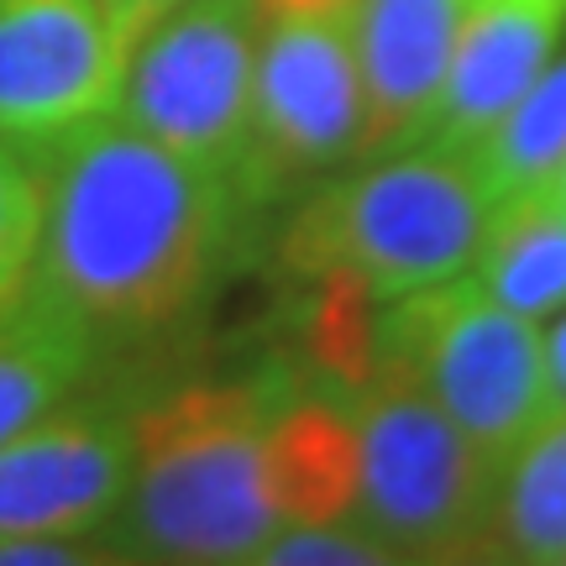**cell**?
<instances>
[{
    "label": "cell",
    "mask_w": 566,
    "mask_h": 566,
    "mask_svg": "<svg viewBox=\"0 0 566 566\" xmlns=\"http://www.w3.org/2000/svg\"><path fill=\"white\" fill-rule=\"evenodd\" d=\"M27 158L42 189L27 294L90 331L101 352L174 336L247 252L258 205L242 184L122 116L27 142Z\"/></svg>",
    "instance_id": "obj_1"
},
{
    "label": "cell",
    "mask_w": 566,
    "mask_h": 566,
    "mask_svg": "<svg viewBox=\"0 0 566 566\" xmlns=\"http://www.w3.org/2000/svg\"><path fill=\"white\" fill-rule=\"evenodd\" d=\"M304 367L195 378L137 409V462L101 525L116 562L237 566L283 530L268 493V420Z\"/></svg>",
    "instance_id": "obj_2"
},
{
    "label": "cell",
    "mask_w": 566,
    "mask_h": 566,
    "mask_svg": "<svg viewBox=\"0 0 566 566\" xmlns=\"http://www.w3.org/2000/svg\"><path fill=\"white\" fill-rule=\"evenodd\" d=\"M493 195L467 153L415 142L346 163L289 200L273 252L289 279L346 283L388 304L467 273Z\"/></svg>",
    "instance_id": "obj_3"
},
{
    "label": "cell",
    "mask_w": 566,
    "mask_h": 566,
    "mask_svg": "<svg viewBox=\"0 0 566 566\" xmlns=\"http://www.w3.org/2000/svg\"><path fill=\"white\" fill-rule=\"evenodd\" d=\"M373 367L424 388L493 467L551 409L546 325L499 304L472 273L378 304Z\"/></svg>",
    "instance_id": "obj_4"
},
{
    "label": "cell",
    "mask_w": 566,
    "mask_h": 566,
    "mask_svg": "<svg viewBox=\"0 0 566 566\" xmlns=\"http://www.w3.org/2000/svg\"><path fill=\"white\" fill-rule=\"evenodd\" d=\"M346 405L357 424L352 520H363L399 566L483 562L499 467L405 373L373 367L357 388H346Z\"/></svg>",
    "instance_id": "obj_5"
},
{
    "label": "cell",
    "mask_w": 566,
    "mask_h": 566,
    "mask_svg": "<svg viewBox=\"0 0 566 566\" xmlns=\"http://www.w3.org/2000/svg\"><path fill=\"white\" fill-rule=\"evenodd\" d=\"M367 105L352 11H279L258 32L252 132L242 195L258 210L300 200L304 189L363 158Z\"/></svg>",
    "instance_id": "obj_6"
},
{
    "label": "cell",
    "mask_w": 566,
    "mask_h": 566,
    "mask_svg": "<svg viewBox=\"0 0 566 566\" xmlns=\"http://www.w3.org/2000/svg\"><path fill=\"white\" fill-rule=\"evenodd\" d=\"M258 32V0H179L126 48L111 116L237 179L252 132Z\"/></svg>",
    "instance_id": "obj_7"
},
{
    "label": "cell",
    "mask_w": 566,
    "mask_h": 566,
    "mask_svg": "<svg viewBox=\"0 0 566 566\" xmlns=\"http://www.w3.org/2000/svg\"><path fill=\"white\" fill-rule=\"evenodd\" d=\"M132 399H63L0 441V541L48 530H101L137 462Z\"/></svg>",
    "instance_id": "obj_8"
},
{
    "label": "cell",
    "mask_w": 566,
    "mask_h": 566,
    "mask_svg": "<svg viewBox=\"0 0 566 566\" xmlns=\"http://www.w3.org/2000/svg\"><path fill=\"white\" fill-rule=\"evenodd\" d=\"M122 63L101 0H0V137L27 147L111 116Z\"/></svg>",
    "instance_id": "obj_9"
},
{
    "label": "cell",
    "mask_w": 566,
    "mask_h": 566,
    "mask_svg": "<svg viewBox=\"0 0 566 566\" xmlns=\"http://www.w3.org/2000/svg\"><path fill=\"white\" fill-rule=\"evenodd\" d=\"M562 27L566 0H472L420 142L451 153L478 147L551 63Z\"/></svg>",
    "instance_id": "obj_10"
},
{
    "label": "cell",
    "mask_w": 566,
    "mask_h": 566,
    "mask_svg": "<svg viewBox=\"0 0 566 566\" xmlns=\"http://www.w3.org/2000/svg\"><path fill=\"white\" fill-rule=\"evenodd\" d=\"M467 6L472 0H357L352 6L367 105L363 158L420 142V126L441 95Z\"/></svg>",
    "instance_id": "obj_11"
},
{
    "label": "cell",
    "mask_w": 566,
    "mask_h": 566,
    "mask_svg": "<svg viewBox=\"0 0 566 566\" xmlns=\"http://www.w3.org/2000/svg\"><path fill=\"white\" fill-rule=\"evenodd\" d=\"M268 493L283 525L352 520L357 504V424L346 388L310 367L268 420Z\"/></svg>",
    "instance_id": "obj_12"
},
{
    "label": "cell",
    "mask_w": 566,
    "mask_h": 566,
    "mask_svg": "<svg viewBox=\"0 0 566 566\" xmlns=\"http://www.w3.org/2000/svg\"><path fill=\"white\" fill-rule=\"evenodd\" d=\"M509 310L546 325L566 310V200L551 184L499 195L467 268Z\"/></svg>",
    "instance_id": "obj_13"
},
{
    "label": "cell",
    "mask_w": 566,
    "mask_h": 566,
    "mask_svg": "<svg viewBox=\"0 0 566 566\" xmlns=\"http://www.w3.org/2000/svg\"><path fill=\"white\" fill-rule=\"evenodd\" d=\"M483 562L566 566V405H551L493 472Z\"/></svg>",
    "instance_id": "obj_14"
},
{
    "label": "cell",
    "mask_w": 566,
    "mask_h": 566,
    "mask_svg": "<svg viewBox=\"0 0 566 566\" xmlns=\"http://www.w3.org/2000/svg\"><path fill=\"white\" fill-rule=\"evenodd\" d=\"M101 357L90 331L21 289L0 310V441L74 399Z\"/></svg>",
    "instance_id": "obj_15"
},
{
    "label": "cell",
    "mask_w": 566,
    "mask_h": 566,
    "mask_svg": "<svg viewBox=\"0 0 566 566\" xmlns=\"http://www.w3.org/2000/svg\"><path fill=\"white\" fill-rule=\"evenodd\" d=\"M472 168L483 174L488 195H514L530 184H546L566 158V53L535 74L520 101L509 105L499 126L478 147H467Z\"/></svg>",
    "instance_id": "obj_16"
},
{
    "label": "cell",
    "mask_w": 566,
    "mask_h": 566,
    "mask_svg": "<svg viewBox=\"0 0 566 566\" xmlns=\"http://www.w3.org/2000/svg\"><path fill=\"white\" fill-rule=\"evenodd\" d=\"M42 237V189L27 147L0 137V310L17 300L32 279Z\"/></svg>",
    "instance_id": "obj_17"
},
{
    "label": "cell",
    "mask_w": 566,
    "mask_h": 566,
    "mask_svg": "<svg viewBox=\"0 0 566 566\" xmlns=\"http://www.w3.org/2000/svg\"><path fill=\"white\" fill-rule=\"evenodd\" d=\"M258 566H399V556L363 520H310L273 530Z\"/></svg>",
    "instance_id": "obj_18"
},
{
    "label": "cell",
    "mask_w": 566,
    "mask_h": 566,
    "mask_svg": "<svg viewBox=\"0 0 566 566\" xmlns=\"http://www.w3.org/2000/svg\"><path fill=\"white\" fill-rule=\"evenodd\" d=\"M101 6H105V17H111V27L122 32V42L132 48V42H137L158 17H168L179 0H101Z\"/></svg>",
    "instance_id": "obj_19"
},
{
    "label": "cell",
    "mask_w": 566,
    "mask_h": 566,
    "mask_svg": "<svg viewBox=\"0 0 566 566\" xmlns=\"http://www.w3.org/2000/svg\"><path fill=\"white\" fill-rule=\"evenodd\" d=\"M546 378H551V405H566V310L551 315L546 331Z\"/></svg>",
    "instance_id": "obj_20"
},
{
    "label": "cell",
    "mask_w": 566,
    "mask_h": 566,
    "mask_svg": "<svg viewBox=\"0 0 566 566\" xmlns=\"http://www.w3.org/2000/svg\"><path fill=\"white\" fill-rule=\"evenodd\" d=\"M263 17H279V11H352L357 0H258Z\"/></svg>",
    "instance_id": "obj_21"
},
{
    "label": "cell",
    "mask_w": 566,
    "mask_h": 566,
    "mask_svg": "<svg viewBox=\"0 0 566 566\" xmlns=\"http://www.w3.org/2000/svg\"><path fill=\"white\" fill-rule=\"evenodd\" d=\"M551 189H556V195H562V200H566V158H562V168H556V174H551Z\"/></svg>",
    "instance_id": "obj_22"
}]
</instances>
